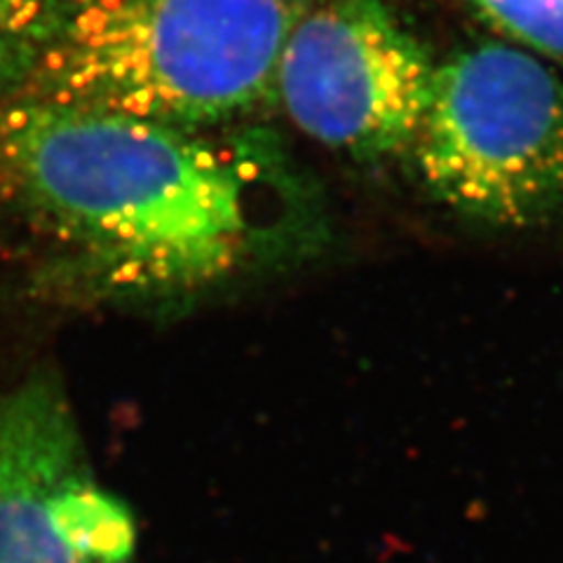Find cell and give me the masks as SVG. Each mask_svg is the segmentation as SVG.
Returning <instances> with one entry per match:
<instances>
[{
  "instance_id": "obj_1",
  "label": "cell",
  "mask_w": 563,
  "mask_h": 563,
  "mask_svg": "<svg viewBox=\"0 0 563 563\" xmlns=\"http://www.w3.org/2000/svg\"><path fill=\"white\" fill-rule=\"evenodd\" d=\"M271 169L223 130L3 97L0 263L57 301H192L268 252Z\"/></svg>"
},
{
  "instance_id": "obj_2",
  "label": "cell",
  "mask_w": 563,
  "mask_h": 563,
  "mask_svg": "<svg viewBox=\"0 0 563 563\" xmlns=\"http://www.w3.org/2000/svg\"><path fill=\"white\" fill-rule=\"evenodd\" d=\"M310 0H68L10 97L181 130H223L275 99Z\"/></svg>"
},
{
  "instance_id": "obj_3",
  "label": "cell",
  "mask_w": 563,
  "mask_h": 563,
  "mask_svg": "<svg viewBox=\"0 0 563 563\" xmlns=\"http://www.w3.org/2000/svg\"><path fill=\"white\" fill-rule=\"evenodd\" d=\"M407 155L457 214L505 228L552 221L563 214V82L515 47L465 49L437 66Z\"/></svg>"
},
{
  "instance_id": "obj_4",
  "label": "cell",
  "mask_w": 563,
  "mask_h": 563,
  "mask_svg": "<svg viewBox=\"0 0 563 563\" xmlns=\"http://www.w3.org/2000/svg\"><path fill=\"white\" fill-rule=\"evenodd\" d=\"M437 64L383 0H324L296 22L275 99L317 144L355 161L409 153Z\"/></svg>"
},
{
  "instance_id": "obj_5",
  "label": "cell",
  "mask_w": 563,
  "mask_h": 563,
  "mask_svg": "<svg viewBox=\"0 0 563 563\" xmlns=\"http://www.w3.org/2000/svg\"><path fill=\"white\" fill-rule=\"evenodd\" d=\"M130 509L92 470L57 376L0 385V563H130Z\"/></svg>"
},
{
  "instance_id": "obj_6",
  "label": "cell",
  "mask_w": 563,
  "mask_h": 563,
  "mask_svg": "<svg viewBox=\"0 0 563 563\" xmlns=\"http://www.w3.org/2000/svg\"><path fill=\"white\" fill-rule=\"evenodd\" d=\"M68 0H0V99L14 95L64 20Z\"/></svg>"
},
{
  "instance_id": "obj_7",
  "label": "cell",
  "mask_w": 563,
  "mask_h": 563,
  "mask_svg": "<svg viewBox=\"0 0 563 563\" xmlns=\"http://www.w3.org/2000/svg\"><path fill=\"white\" fill-rule=\"evenodd\" d=\"M470 3L503 33L563 62V0H470Z\"/></svg>"
}]
</instances>
